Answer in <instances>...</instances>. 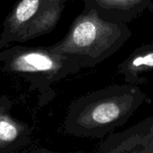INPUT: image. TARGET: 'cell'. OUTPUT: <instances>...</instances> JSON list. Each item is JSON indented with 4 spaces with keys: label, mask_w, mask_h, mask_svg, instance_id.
I'll use <instances>...</instances> for the list:
<instances>
[{
    "label": "cell",
    "mask_w": 153,
    "mask_h": 153,
    "mask_svg": "<svg viewBox=\"0 0 153 153\" xmlns=\"http://www.w3.org/2000/svg\"><path fill=\"white\" fill-rule=\"evenodd\" d=\"M147 100L136 85H111L81 96L70 105L64 129L68 134L101 139L124 126Z\"/></svg>",
    "instance_id": "cell-1"
},
{
    "label": "cell",
    "mask_w": 153,
    "mask_h": 153,
    "mask_svg": "<svg viewBox=\"0 0 153 153\" xmlns=\"http://www.w3.org/2000/svg\"><path fill=\"white\" fill-rule=\"evenodd\" d=\"M84 68L74 57L52 50L49 47L10 45L0 50V69L17 75L39 92V104L44 106L56 93L52 84Z\"/></svg>",
    "instance_id": "cell-2"
},
{
    "label": "cell",
    "mask_w": 153,
    "mask_h": 153,
    "mask_svg": "<svg viewBox=\"0 0 153 153\" xmlns=\"http://www.w3.org/2000/svg\"><path fill=\"white\" fill-rule=\"evenodd\" d=\"M131 36L127 24L104 20L95 10L84 6L66 35L48 47L76 58L83 67H94L119 50Z\"/></svg>",
    "instance_id": "cell-3"
},
{
    "label": "cell",
    "mask_w": 153,
    "mask_h": 153,
    "mask_svg": "<svg viewBox=\"0 0 153 153\" xmlns=\"http://www.w3.org/2000/svg\"><path fill=\"white\" fill-rule=\"evenodd\" d=\"M69 1L72 0H19L3 22L0 50L51 32Z\"/></svg>",
    "instance_id": "cell-4"
},
{
    "label": "cell",
    "mask_w": 153,
    "mask_h": 153,
    "mask_svg": "<svg viewBox=\"0 0 153 153\" xmlns=\"http://www.w3.org/2000/svg\"><path fill=\"white\" fill-rule=\"evenodd\" d=\"M98 152L153 153V116L119 133H112L100 143Z\"/></svg>",
    "instance_id": "cell-5"
},
{
    "label": "cell",
    "mask_w": 153,
    "mask_h": 153,
    "mask_svg": "<svg viewBox=\"0 0 153 153\" xmlns=\"http://www.w3.org/2000/svg\"><path fill=\"white\" fill-rule=\"evenodd\" d=\"M104 20L126 23L153 7V0H82Z\"/></svg>",
    "instance_id": "cell-6"
},
{
    "label": "cell",
    "mask_w": 153,
    "mask_h": 153,
    "mask_svg": "<svg viewBox=\"0 0 153 153\" xmlns=\"http://www.w3.org/2000/svg\"><path fill=\"white\" fill-rule=\"evenodd\" d=\"M11 103L0 96V152L20 150L29 142L30 129L10 114Z\"/></svg>",
    "instance_id": "cell-7"
},
{
    "label": "cell",
    "mask_w": 153,
    "mask_h": 153,
    "mask_svg": "<svg viewBox=\"0 0 153 153\" xmlns=\"http://www.w3.org/2000/svg\"><path fill=\"white\" fill-rule=\"evenodd\" d=\"M126 83L143 84L147 76L153 74V41L135 48L117 67Z\"/></svg>",
    "instance_id": "cell-8"
}]
</instances>
